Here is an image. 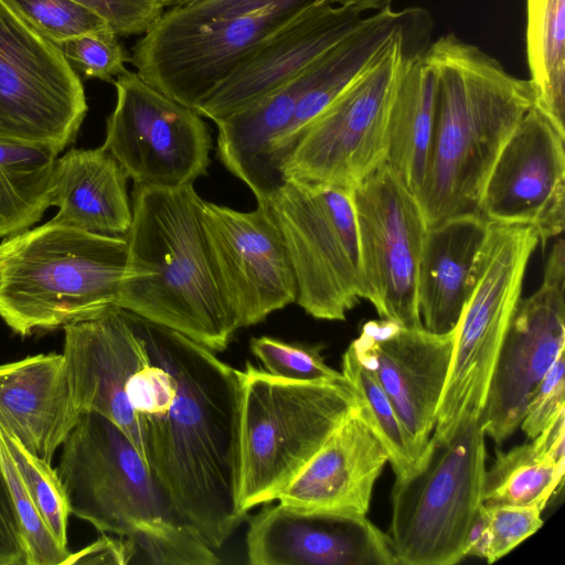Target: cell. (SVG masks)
<instances>
[{
  "mask_svg": "<svg viewBox=\"0 0 565 565\" xmlns=\"http://www.w3.org/2000/svg\"><path fill=\"white\" fill-rule=\"evenodd\" d=\"M526 58L535 106L565 134V0H526Z\"/></svg>",
  "mask_w": 565,
  "mask_h": 565,
  "instance_id": "29",
  "label": "cell"
},
{
  "mask_svg": "<svg viewBox=\"0 0 565 565\" xmlns=\"http://www.w3.org/2000/svg\"><path fill=\"white\" fill-rule=\"evenodd\" d=\"M313 0H274L209 24L168 29L156 23L131 49L130 63L150 86L196 106L268 36Z\"/></svg>",
  "mask_w": 565,
  "mask_h": 565,
  "instance_id": "12",
  "label": "cell"
},
{
  "mask_svg": "<svg viewBox=\"0 0 565 565\" xmlns=\"http://www.w3.org/2000/svg\"><path fill=\"white\" fill-rule=\"evenodd\" d=\"M61 50L70 65L87 78H97L114 83L126 71L129 61L118 35L111 30L77 35L60 43Z\"/></svg>",
  "mask_w": 565,
  "mask_h": 565,
  "instance_id": "36",
  "label": "cell"
},
{
  "mask_svg": "<svg viewBox=\"0 0 565 565\" xmlns=\"http://www.w3.org/2000/svg\"><path fill=\"white\" fill-rule=\"evenodd\" d=\"M58 151L0 141V238L28 230L51 205Z\"/></svg>",
  "mask_w": 565,
  "mask_h": 565,
  "instance_id": "28",
  "label": "cell"
},
{
  "mask_svg": "<svg viewBox=\"0 0 565 565\" xmlns=\"http://www.w3.org/2000/svg\"><path fill=\"white\" fill-rule=\"evenodd\" d=\"M388 456L358 406L276 500L300 509L365 518Z\"/></svg>",
  "mask_w": 565,
  "mask_h": 565,
  "instance_id": "21",
  "label": "cell"
},
{
  "mask_svg": "<svg viewBox=\"0 0 565 565\" xmlns=\"http://www.w3.org/2000/svg\"><path fill=\"white\" fill-rule=\"evenodd\" d=\"M565 463H558L532 440L508 451L498 450L486 470L484 507H533L544 510L562 484Z\"/></svg>",
  "mask_w": 565,
  "mask_h": 565,
  "instance_id": "30",
  "label": "cell"
},
{
  "mask_svg": "<svg viewBox=\"0 0 565 565\" xmlns=\"http://www.w3.org/2000/svg\"><path fill=\"white\" fill-rule=\"evenodd\" d=\"M341 373L355 392L360 415L386 450L395 479L407 477L424 451L404 427L381 383L350 347L342 355Z\"/></svg>",
  "mask_w": 565,
  "mask_h": 565,
  "instance_id": "31",
  "label": "cell"
},
{
  "mask_svg": "<svg viewBox=\"0 0 565 565\" xmlns=\"http://www.w3.org/2000/svg\"><path fill=\"white\" fill-rule=\"evenodd\" d=\"M0 565H29V552L0 461Z\"/></svg>",
  "mask_w": 565,
  "mask_h": 565,
  "instance_id": "40",
  "label": "cell"
},
{
  "mask_svg": "<svg viewBox=\"0 0 565 565\" xmlns=\"http://www.w3.org/2000/svg\"><path fill=\"white\" fill-rule=\"evenodd\" d=\"M246 554L253 565H396L390 537L365 518L281 503L249 519Z\"/></svg>",
  "mask_w": 565,
  "mask_h": 565,
  "instance_id": "20",
  "label": "cell"
},
{
  "mask_svg": "<svg viewBox=\"0 0 565 565\" xmlns=\"http://www.w3.org/2000/svg\"><path fill=\"white\" fill-rule=\"evenodd\" d=\"M424 57L436 77L428 166L416 199L427 226L476 213L504 143L534 106L530 79L455 34L436 40Z\"/></svg>",
  "mask_w": 565,
  "mask_h": 565,
  "instance_id": "2",
  "label": "cell"
},
{
  "mask_svg": "<svg viewBox=\"0 0 565 565\" xmlns=\"http://www.w3.org/2000/svg\"><path fill=\"white\" fill-rule=\"evenodd\" d=\"M539 244L530 226L488 223L472 267L431 438L446 440L479 419L503 340Z\"/></svg>",
  "mask_w": 565,
  "mask_h": 565,
  "instance_id": "7",
  "label": "cell"
},
{
  "mask_svg": "<svg viewBox=\"0 0 565 565\" xmlns=\"http://www.w3.org/2000/svg\"><path fill=\"white\" fill-rule=\"evenodd\" d=\"M193 184L135 185L116 306L216 352L239 329L222 291Z\"/></svg>",
  "mask_w": 565,
  "mask_h": 565,
  "instance_id": "3",
  "label": "cell"
},
{
  "mask_svg": "<svg viewBox=\"0 0 565 565\" xmlns=\"http://www.w3.org/2000/svg\"><path fill=\"white\" fill-rule=\"evenodd\" d=\"M202 220L222 291L238 328L257 324L296 302L292 266L267 204L242 212L204 201Z\"/></svg>",
  "mask_w": 565,
  "mask_h": 565,
  "instance_id": "16",
  "label": "cell"
},
{
  "mask_svg": "<svg viewBox=\"0 0 565 565\" xmlns=\"http://www.w3.org/2000/svg\"><path fill=\"white\" fill-rule=\"evenodd\" d=\"M455 340L456 329L434 333L380 319L367 321L349 345L374 373L422 451L434 431Z\"/></svg>",
  "mask_w": 565,
  "mask_h": 565,
  "instance_id": "18",
  "label": "cell"
},
{
  "mask_svg": "<svg viewBox=\"0 0 565 565\" xmlns=\"http://www.w3.org/2000/svg\"><path fill=\"white\" fill-rule=\"evenodd\" d=\"M489 546L488 515L483 504L480 505L467 539L466 557L486 558Z\"/></svg>",
  "mask_w": 565,
  "mask_h": 565,
  "instance_id": "42",
  "label": "cell"
},
{
  "mask_svg": "<svg viewBox=\"0 0 565 565\" xmlns=\"http://www.w3.org/2000/svg\"><path fill=\"white\" fill-rule=\"evenodd\" d=\"M137 546L134 540L125 536L114 539L108 536L107 533L84 547L83 550L71 553L64 562V565L70 564H116L125 565L131 561L137 552Z\"/></svg>",
  "mask_w": 565,
  "mask_h": 565,
  "instance_id": "41",
  "label": "cell"
},
{
  "mask_svg": "<svg viewBox=\"0 0 565 565\" xmlns=\"http://www.w3.org/2000/svg\"><path fill=\"white\" fill-rule=\"evenodd\" d=\"M418 19L396 31L305 129L282 168L286 179L354 188L386 162L391 98L407 61Z\"/></svg>",
  "mask_w": 565,
  "mask_h": 565,
  "instance_id": "10",
  "label": "cell"
},
{
  "mask_svg": "<svg viewBox=\"0 0 565 565\" xmlns=\"http://www.w3.org/2000/svg\"><path fill=\"white\" fill-rule=\"evenodd\" d=\"M419 12L415 9L395 11L391 6L374 11L363 17L354 30L317 60L310 85L299 98L289 126L269 153L270 168L279 180L285 182L282 168L308 125L342 93L396 31L419 18Z\"/></svg>",
  "mask_w": 565,
  "mask_h": 565,
  "instance_id": "25",
  "label": "cell"
},
{
  "mask_svg": "<svg viewBox=\"0 0 565 565\" xmlns=\"http://www.w3.org/2000/svg\"><path fill=\"white\" fill-rule=\"evenodd\" d=\"M317 60L291 81L215 122L218 159L248 186L257 204H267L284 184L270 168L269 153L289 126L299 98L310 85Z\"/></svg>",
  "mask_w": 565,
  "mask_h": 565,
  "instance_id": "23",
  "label": "cell"
},
{
  "mask_svg": "<svg viewBox=\"0 0 565 565\" xmlns=\"http://www.w3.org/2000/svg\"><path fill=\"white\" fill-rule=\"evenodd\" d=\"M87 110L82 79L61 50L0 0V141L61 152Z\"/></svg>",
  "mask_w": 565,
  "mask_h": 565,
  "instance_id": "11",
  "label": "cell"
},
{
  "mask_svg": "<svg viewBox=\"0 0 565 565\" xmlns=\"http://www.w3.org/2000/svg\"><path fill=\"white\" fill-rule=\"evenodd\" d=\"M81 416L62 353L0 364V425L40 459L52 463Z\"/></svg>",
  "mask_w": 565,
  "mask_h": 565,
  "instance_id": "22",
  "label": "cell"
},
{
  "mask_svg": "<svg viewBox=\"0 0 565 565\" xmlns=\"http://www.w3.org/2000/svg\"><path fill=\"white\" fill-rule=\"evenodd\" d=\"M55 469L72 514L102 533L134 540L150 563H221L178 511L131 440L107 417L82 414L62 445Z\"/></svg>",
  "mask_w": 565,
  "mask_h": 565,
  "instance_id": "4",
  "label": "cell"
},
{
  "mask_svg": "<svg viewBox=\"0 0 565 565\" xmlns=\"http://www.w3.org/2000/svg\"><path fill=\"white\" fill-rule=\"evenodd\" d=\"M104 18L118 36L146 33L163 13L160 0H74Z\"/></svg>",
  "mask_w": 565,
  "mask_h": 565,
  "instance_id": "39",
  "label": "cell"
},
{
  "mask_svg": "<svg viewBox=\"0 0 565 565\" xmlns=\"http://www.w3.org/2000/svg\"><path fill=\"white\" fill-rule=\"evenodd\" d=\"M2 1L54 44L85 33L111 30L104 18L74 0Z\"/></svg>",
  "mask_w": 565,
  "mask_h": 565,
  "instance_id": "33",
  "label": "cell"
},
{
  "mask_svg": "<svg viewBox=\"0 0 565 565\" xmlns=\"http://www.w3.org/2000/svg\"><path fill=\"white\" fill-rule=\"evenodd\" d=\"M488 515L489 546L486 561L491 564L515 548L542 525V511L533 507H484Z\"/></svg>",
  "mask_w": 565,
  "mask_h": 565,
  "instance_id": "37",
  "label": "cell"
},
{
  "mask_svg": "<svg viewBox=\"0 0 565 565\" xmlns=\"http://www.w3.org/2000/svg\"><path fill=\"white\" fill-rule=\"evenodd\" d=\"M365 299L381 319L423 327L418 269L427 224L415 194L384 163L353 188Z\"/></svg>",
  "mask_w": 565,
  "mask_h": 565,
  "instance_id": "14",
  "label": "cell"
},
{
  "mask_svg": "<svg viewBox=\"0 0 565 565\" xmlns=\"http://www.w3.org/2000/svg\"><path fill=\"white\" fill-rule=\"evenodd\" d=\"M486 435L480 418L450 438L431 437L416 469L395 479L388 537L399 565H454L482 504Z\"/></svg>",
  "mask_w": 565,
  "mask_h": 565,
  "instance_id": "8",
  "label": "cell"
},
{
  "mask_svg": "<svg viewBox=\"0 0 565 565\" xmlns=\"http://www.w3.org/2000/svg\"><path fill=\"white\" fill-rule=\"evenodd\" d=\"M0 461L26 542L29 565H64L71 553L58 544L30 497L1 428Z\"/></svg>",
  "mask_w": 565,
  "mask_h": 565,
  "instance_id": "34",
  "label": "cell"
},
{
  "mask_svg": "<svg viewBox=\"0 0 565 565\" xmlns=\"http://www.w3.org/2000/svg\"><path fill=\"white\" fill-rule=\"evenodd\" d=\"M125 236L49 221L0 243V318L21 338L117 307Z\"/></svg>",
  "mask_w": 565,
  "mask_h": 565,
  "instance_id": "5",
  "label": "cell"
},
{
  "mask_svg": "<svg viewBox=\"0 0 565 565\" xmlns=\"http://www.w3.org/2000/svg\"><path fill=\"white\" fill-rule=\"evenodd\" d=\"M565 352V244L553 245L540 288L519 301L480 415L486 436L503 444L520 427L527 399Z\"/></svg>",
  "mask_w": 565,
  "mask_h": 565,
  "instance_id": "15",
  "label": "cell"
},
{
  "mask_svg": "<svg viewBox=\"0 0 565 565\" xmlns=\"http://www.w3.org/2000/svg\"><path fill=\"white\" fill-rule=\"evenodd\" d=\"M564 353L556 358L527 399L520 427L530 439L565 411Z\"/></svg>",
  "mask_w": 565,
  "mask_h": 565,
  "instance_id": "38",
  "label": "cell"
},
{
  "mask_svg": "<svg viewBox=\"0 0 565 565\" xmlns=\"http://www.w3.org/2000/svg\"><path fill=\"white\" fill-rule=\"evenodd\" d=\"M322 344L290 343L267 335L252 338L250 351L268 373L297 381H339L341 371L330 367Z\"/></svg>",
  "mask_w": 565,
  "mask_h": 565,
  "instance_id": "35",
  "label": "cell"
},
{
  "mask_svg": "<svg viewBox=\"0 0 565 565\" xmlns=\"http://www.w3.org/2000/svg\"><path fill=\"white\" fill-rule=\"evenodd\" d=\"M103 148L135 185L174 188L206 175L212 138L202 116L125 71Z\"/></svg>",
  "mask_w": 565,
  "mask_h": 565,
  "instance_id": "13",
  "label": "cell"
},
{
  "mask_svg": "<svg viewBox=\"0 0 565 565\" xmlns=\"http://www.w3.org/2000/svg\"><path fill=\"white\" fill-rule=\"evenodd\" d=\"M436 77L424 52L409 57L394 88L386 127V162L415 196L427 171Z\"/></svg>",
  "mask_w": 565,
  "mask_h": 565,
  "instance_id": "27",
  "label": "cell"
},
{
  "mask_svg": "<svg viewBox=\"0 0 565 565\" xmlns=\"http://www.w3.org/2000/svg\"><path fill=\"white\" fill-rule=\"evenodd\" d=\"M0 428L30 497L58 544L67 548L71 508L56 469L29 451L1 425Z\"/></svg>",
  "mask_w": 565,
  "mask_h": 565,
  "instance_id": "32",
  "label": "cell"
},
{
  "mask_svg": "<svg viewBox=\"0 0 565 565\" xmlns=\"http://www.w3.org/2000/svg\"><path fill=\"white\" fill-rule=\"evenodd\" d=\"M355 7L313 0L268 36L196 106L214 122L295 78L363 19Z\"/></svg>",
  "mask_w": 565,
  "mask_h": 565,
  "instance_id": "19",
  "label": "cell"
},
{
  "mask_svg": "<svg viewBox=\"0 0 565 565\" xmlns=\"http://www.w3.org/2000/svg\"><path fill=\"white\" fill-rule=\"evenodd\" d=\"M565 134L534 106L501 149L478 214L489 223L532 227L539 242L565 225Z\"/></svg>",
  "mask_w": 565,
  "mask_h": 565,
  "instance_id": "17",
  "label": "cell"
},
{
  "mask_svg": "<svg viewBox=\"0 0 565 565\" xmlns=\"http://www.w3.org/2000/svg\"><path fill=\"white\" fill-rule=\"evenodd\" d=\"M267 205L292 266L296 303L316 319L345 320L366 294L353 189L286 179Z\"/></svg>",
  "mask_w": 565,
  "mask_h": 565,
  "instance_id": "9",
  "label": "cell"
},
{
  "mask_svg": "<svg viewBox=\"0 0 565 565\" xmlns=\"http://www.w3.org/2000/svg\"><path fill=\"white\" fill-rule=\"evenodd\" d=\"M194 1H198V0H160V2H161V4L163 6L164 9L166 8H173V7L184 6V4L194 2Z\"/></svg>",
  "mask_w": 565,
  "mask_h": 565,
  "instance_id": "43",
  "label": "cell"
},
{
  "mask_svg": "<svg viewBox=\"0 0 565 565\" xmlns=\"http://www.w3.org/2000/svg\"><path fill=\"white\" fill-rule=\"evenodd\" d=\"M127 174L103 146L70 149L56 158L51 205L58 212L53 223L92 233L125 236L132 220Z\"/></svg>",
  "mask_w": 565,
  "mask_h": 565,
  "instance_id": "24",
  "label": "cell"
},
{
  "mask_svg": "<svg viewBox=\"0 0 565 565\" xmlns=\"http://www.w3.org/2000/svg\"><path fill=\"white\" fill-rule=\"evenodd\" d=\"M488 223L479 214L452 216L428 226L418 269V310L434 333L456 329Z\"/></svg>",
  "mask_w": 565,
  "mask_h": 565,
  "instance_id": "26",
  "label": "cell"
},
{
  "mask_svg": "<svg viewBox=\"0 0 565 565\" xmlns=\"http://www.w3.org/2000/svg\"><path fill=\"white\" fill-rule=\"evenodd\" d=\"M356 406L345 377L288 380L247 363L241 371L238 512L246 516L275 501Z\"/></svg>",
  "mask_w": 565,
  "mask_h": 565,
  "instance_id": "6",
  "label": "cell"
},
{
  "mask_svg": "<svg viewBox=\"0 0 565 565\" xmlns=\"http://www.w3.org/2000/svg\"><path fill=\"white\" fill-rule=\"evenodd\" d=\"M132 334L114 423L178 511L220 548L236 507L241 371L189 337L128 311Z\"/></svg>",
  "mask_w": 565,
  "mask_h": 565,
  "instance_id": "1",
  "label": "cell"
}]
</instances>
